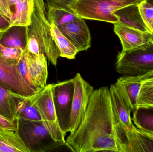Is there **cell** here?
Returning <instances> with one entry per match:
<instances>
[{"instance_id":"cell-1","label":"cell","mask_w":153,"mask_h":152,"mask_svg":"<svg viewBox=\"0 0 153 152\" xmlns=\"http://www.w3.org/2000/svg\"><path fill=\"white\" fill-rule=\"evenodd\" d=\"M124 131L112 104L109 88L94 90L82 124L65 140L74 152H119V144Z\"/></svg>"},{"instance_id":"cell-2","label":"cell","mask_w":153,"mask_h":152,"mask_svg":"<svg viewBox=\"0 0 153 152\" xmlns=\"http://www.w3.org/2000/svg\"><path fill=\"white\" fill-rule=\"evenodd\" d=\"M27 31L25 50L34 54H45L51 63L56 66L60 52L52 36L45 0H34L30 22L27 26Z\"/></svg>"},{"instance_id":"cell-3","label":"cell","mask_w":153,"mask_h":152,"mask_svg":"<svg viewBox=\"0 0 153 152\" xmlns=\"http://www.w3.org/2000/svg\"><path fill=\"white\" fill-rule=\"evenodd\" d=\"M116 70L120 74L129 76L153 71V39L137 48L119 53Z\"/></svg>"},{"instance_id":"cell-4","label":"cell","mask_w":153,"mask_h":152,"mask_svg":"<svg viewBox=\"0 0 153 152\" xmlns=\"http://www.w3.org/2000/svg\"><path fill=\"white\" fill-rule=\"evenodd\" d=\"M17 134L29 152H51L65 145L52 137L42 121L17 119Z\"/></svg>"},{"instance_id":"cell-5","label":"cell","mask_w":153,"mask_h":152,"mask_svg":"<svg viewBox=\"0 0 153 152\" xmlns=\"http://www.w3.org/2000/svg\"><path fill=\"white\" fill-rule=\"evenodd\" d=\"M127 2L112 0H76L69 6L79 18L114 24L119 22L114 12L128 5Z\"/></svg>"},{"instance_id":"cell-6","label":"cell","mask_w":153,"mask_h":152,"mask_svg":"<svg viewBox=\"0 0 153 152\" xmlns=\"http://www.w3.org/2000/svg\"><path fill=\"white\" fill-rule=\"evenodd\" d=\"M30 99L32 104L38 111L43 124L52 137L55 141L65 145V135L59 125L53 101L52 84L47 85Z\"/></svg>"},{"instance_id":"cell-7","label":"cell","mask_w":153,"mask_h":152,"mask_svg":"<svg viewBox=\"0 0 153 152\" xmlns=\"http://www.w3.org/2000/svg\"><path fill=\"white\" fill-rule=\"evenodd\" d=\"M74 77L52 84L53 101L59 125L65 135L69 132L70 119L74 90Z\"/></svg>"},{"instance_id":"cell-8","label":"cell","mask_w":153,"mask_h":152,"mask_svg":"<svg viewBox=\"0 0 153 152\" xmlns=\"http://www.w3.org/2000/svg\"><path fill=\"white\" fill-rule=\"evenodd\" d=\"M74 90L70 119V135H73L82 124L94 88L80 73L75 76Z\"/></svg>"},{"instance_id":"cell-9","label":"cell","mask_w":153,"mask_h":152,"mask_svg":"<svg viewBox=\"0 0 153 152\" xmlns=\"http://www.w3.org/2000/svg\"><path fill=\"white\" fill-rule=\"evenodd\" d=\"M0 84L8 90L24 97H30L37 91L27 84L20 75L17 64H11L0 57Z\"/></svg>"},{"instance_id":"cell-10","label":"cell","mask_w":153,"mask_h":152,"mask_svg":"<svg viewBox=\"0 0 153 152\" xmlns=\"http://www.w3.org/2000/svg\"><path fill=\"white\" fill-rule=\"evenodd\" d=\"M58 28L76 47L78 52L86 51L91 47V33L84 19L78 17Z\"/></svg>"},{"instance_id":"cell-11","label":"cell","mask_w":153,"mask_h":152,"mask_svg":"<svg viewBox=\"0 0 153 152\" xmlns=\"http://www.w3.org/2000/svg\"><path fill=\"white\" fill-rule=\"evenodd\" d=\"M153 152V134L134 126L125 131L121 152Z\"/></svg>"},{"instance_id":"cell-12","label":"cell","mask_w":153,"mask_h":152,"mask_svg":"<svg viewBox=\"0 0 153 152\" xmlns=\"http://www.w3.org/2000/svg\"><path fill=\"white\" fill-rule=\"evenodd\" d=\"M25 51L30 82L40 91L47 85L48 76L47 57L42 54H34Z\"/></svg>"},{"instance_id":"cell-13","label":"cell","mask_w":153,"mask_h":152,"mask_svg":"<svg viewBox=\"0 0 153 152\" xmlns=\"http://www.w3.org/2000/svg\"><path fill=\"white\" fill-rule=\"evenodd\" d=\"M114 25V30L120 41L121 51H128L137 48L153 39V35L143 32L125 26L118 22Z\"/></svg>"},{"instance_id":"cell-14","label":"cell","mask_w":153,"mask_h":152,"mask_svg":"<svg viewBox=\"0 0 153 152\" xmlns=\"http://www.w3.org/2000/svg\"><path fill=\"white\" fill-rule=\"evenodd\" d=\"M109 90L114 110L121 126L125 131L131 129L134 126L131 117L132 109L115 84H111Z\"/></svg>"},{"instance_id":"cell-15","label":"cell","mask_w":153,"mask_h":152,"mask_svg":"<svg viewBox=\"0 0 153 152\" xmlns=\"http://www.w3.org/2000/svg\"><path fill=\"white\" fill-rule=\"evenodd\" d=\"M119 22L129 27L143 32L151 33L144 23L139 11L138 4H130L114 12Z\"/></svg>"},{"instance_id":"cell-16","label":"cell","mask_w":153,"mask_h":152,"mask_svg":"<svg viewBox=\"0 0 153 152\" xmlns=\"http://www.w3.org/2000/svg\"><path fill=\"white\" fill-rule=\"evenodd\" d=\"M126 102L134 111L136 109L137 101L142 86V82L129 79L126 76L118 79L115 84Z\"/></svg>"},{"instance_id":"cell-17","label":"cell","mask_w":153,"mask_h":152,"mask_svg":"<svg viewBox=\"0 0 153 152\" xmlns=\"http://www.w3.org/2000/svg\"><path fill=\"white\" fill-rule=\"evenodd\" d=\"M0 44L24 51L27 45V26H10L0 35Z\"/></svg>"},{"instance_id":"cell-18","label":"cell","mask_w":153,"mask_h":152,"mask_svg":"<svg viewBox=\"0 0 153 152\" xmlns=\"http://www.w3.org/2000/svg\"><path fill=\"white\" fill-rule=\"evenodd\" d=\"M22 96L0 84V115L11 120H17V108Z\"/></svg>"},{"instance_id":"cell-19","label":"cell","mask_w":153,"mask_h":152,"mask_svg":"<svg viewBox=\"0 0 153 152\" xmlns=\"http://www.w3.org/2000/svg\"><path fill=\"white\" fill-rule=\"evenodd\" d=\"M0 152H29L17 132L0 129Z\"/></svg>"},{"instance_id":"cell-20","label":"cell","mask_w":153,"mask_h":152,"mask_svg":"<svg viewBox=\"0 0 153 152\" xmlns=\"http://www.w3.org/2000/svg\"><path fill=\"white\" fill-rule=\"evenodd\" d=\"M34 0H20L14 5L15 10L10 26H27L30 22Z\"/></svg>"},{"instance_id":"cell-21","label":"cell","mask_w":153,"mask_h":152,"mask_svg":"<svg viewBox=\"0 0 153 152\" xmlns=\"http://www.w3.org/2000/svg\"><path fill=\"white\" fill-rule=\"evenodd\" d=\"M52 36L60 52V57L74 59L77 54V50L74 46L64 35L58 27L51 24Z\"/></svg>"},{"instance_id":"cell-22","label":"cell","mask_w":153,"mask_h":152,"mask_svg":"<svg viewBox=\"0 0 153 152\" xmlns=\"http://www.w3.org/2000/svg\"><path fill=\"white\" fill-rule=\"evenodd\" d=\"M133 112L132 120L136 127L153 134V108L137 107Z\"/></svg>"},{"instance_id":"cell-23","label":"cell","mask_w":153,"mask_h":152,"mask_svg":"<svg viewBox=\"0 0 153 152\" xmlns=\"http://www.w3.org/2000/svg\"><path fill=\"white\" fill-rule=\"evenodd\" d=\"M17 119L31 121H42L40 114L32 104L30 97L21 96L17 108Z\"/></svg>"},{"instance_id":"cell-24","label":"cell","mask_w":153,"mask_h":152,"mask_svg":"<svg viewBox=\"0 0 153 152\" xmlns=\"http://www.w3.org/2000/svg\"><path fill=\"white\" fill-rule=\"evenodd\" d=\"M47 14L50 24H54L57 27L71 22L78 18L71 10L53 7L47 8Z\"/></svg>"},{"instance_id":"cell-25","label":"cell","mask_w":153,"mask_h":152,"mask_svg":"<svg viewBox=\"0 0 153 152\" xmlns=\"http://www.w3.org/2000/svg\"><path fill=\"white\" fill-rule=\"evenodd\" d=\"M153 108V78L142 81V86L137 101V107Z\"/></svg>"},{"instance_id":"cell-26","label":"cell","mask_w":153,"mask_h":152,"mask_svg":"<svg viewBox=\"0 0 153 152\" xmlns=\"http://www.w3.org/2000/svg\"><path fill=\"white\" fill-rule=\"evenodd\" d=\"M24 51L22 49L6 47L0 44V57L11 64H18Z\"/></svg>"},{"instance_id":"cell-27","label":"cell","mask_w":153,"mask_h":152,"mask_svg":"<svg viewBox=\"0 0 153 152\" xmlns=\"http://www.w3.org/2000/svg\"><path fill=\"white\" fill-rule=\"evenodd\" d=\"M138 6L144 23L153 35V5L143 0Z\"/></svg>"},{"instance_id":"cell-28","label":"cell","mask_w":153,"mask_h":152,"mask_svg":"<svg viewBox=\"0 0 153 152\" xmlns=\"http://www.w3.org/2000/svg\"><path fill=\"white\" fill-rule=\"evenodd\" d=\"M17 68L20 75L22 77L27 83V84L36 91L39 92V90L35 88L30 82V79L29 76L28 71L26 53L25 50L20 60L17 64Z\"/></svg>"},{"instance_id":"cell-29","label":"cell","mask_w":153,"mask_h":152,"mask_svg":"<svg viewBox=\"0 0 153 152\" xmlns=\"http://www.w3.org/2000/svg\"><path fill=\"white\" fill-rule=\"evenodd\" d=\"M46 6L48 7L61 8L71 10L69 6L76 0H45Z\"/></svg>"},{"instance_id":"cell-30","label":"cell","mask_w":153,"mask_h":152,"mask_svg":"<svg viewBox=\"0 0 153 152\" xmlns=\"http://www.w3.org/2000/svg\"><path fill=\"white\" fill-rule=\"evenodd\" d=\"M0 14L11 23L13 18V12L11 10L8 0H0Z\"/></svg>"},{"instance_id":"cell-31","label":"cell","mask_w":153,"mask_h":152,"mask_svg":"<svg viewBox=\"0 0 153 152\" xmlns=\"http://www.w3.org/2000/svg\"><path fill=\"white\" fill-rule=\"evenodd\" d=\"M0 129L16 131L17 129V120H11L0 115Z\"/></svg>"},{"instance_id":"cell-32","label":"cell","mask_w":153,"mask_h":152,"mask_svg":"<svg viewBox=\"0 0 153 152\" xmlns=\"http://www.w3.org/2000/svg\"><path fill=\"white\" fill-rule=\"evenodd\" d=\"M10 26V22L0 14V35Z\"/></svg>"},{"instance_id":"cell-33","label":"cell","mask_w":153,"mask_h":152,"mask_svg":"<svg viewBox=\"0 0 153 152\" xmlns=\"http://www.w3.org/2000/svg\"><path fill=\"white\" fill-rule=\"evenodd\" d=\"M127 76L128 78L131 80L142 82L146 79L153 78V71L149 72L143 76Z\"/></svg>"},{"instance_id":"cell-34","label":"cell","mask_w":153,"mask_h":152,"mask_svg":"<svg viewBox=\"0 0 153 152\" xmlns=\"http://www.w3.org/2000/svg\"><path fill=\"white\" fill-rule=\"evenodd\" d=\"M117 2H127L131 4H138L143 0H112Z\"/></svg>"},{"instance_id":"cell-35","label":"cell","mask_w":153,"mask_h":152,"mask_svg":"<svg viewBox=\"0 0 153 152\" xmlns=\"http://www.w3.org/2000/svg\"><path fill=\"white\" fill-rule=\"evenodd\" d=\"M19 1L20 0H8V1L11 8L12 6H14L15 4Z\"/></svg>"},{"instance_id":"cell-36","label":"cell","mask_w":153,"mask_h":152,"mask_svg":"<svg viewBox=\"0 0 153 152\" xmlns=\"http://www.w3.org/2000/svg\"><path fill=\"white\" fill-rule=\"evenodd\" d=\"M144 1H146L149 2V3L153 5V0H144Z\"/></svg>"}]
</instances>
